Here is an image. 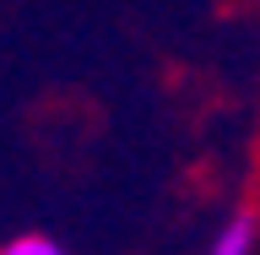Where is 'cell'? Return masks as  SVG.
<instances>
[{"instance_id":"cell-2","label":"cell","mask_w":260,"mask_h":255,"mask_svg":"<svg viewBox=\"0 0 260 255\" xmlns=\"http://www.w3.org/2000/svg\"><path fill=\"white\" fill-rule=\"evenodd\" d=\"M0 255H71V250L54 244V239H44V234H22V239L0 244Z\"/></svg>"},{"instance_id":"cell-1","label":"cell","mask_w":260,"mask_h":255,"mask_svg":"<svg viewBox=\"0 0 260 255\" xmlns=\"http://www.w3.org/2000/svg\"><path fill=\"white\" fill-rule=\"evenodd\" d=\"M206 255H255V217H249V212H233L228 228L211 239Z\"/></svg>"}]
</instances>
